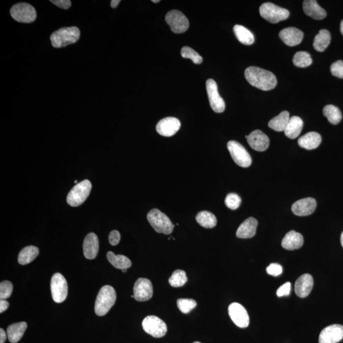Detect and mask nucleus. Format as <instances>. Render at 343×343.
Listing matches in <instances>:
<instances>
[{
	"instance_id": "4c0bfd02",
	"label": "nucleus",
	"mask_w": 343,
	"mask_h": 343,
	"mask_svg": "<svg viewBox=\"0 0 343 343\" xmlns=\"http://www.w3.org/2000/svg\"><path fill=\"white\" fill-rule=\"evenodd\" d=\"M182 57L190 58L195 64H200L203 61V58L196 51L189 47H184L181 52Z\"/></svg>"
},
{
	"instance_id": "423d86ee",
	"label": "nucleus",
	"mask_w": 343,
	"mask_h": 343,
	"mask_svg": "<svg viewBox=\"0 0 343 343\" xmlns=\"http://www.w3.org/2000/svg\"><path fill=\"white\" fill-rule=\"evenodd\" d=\"M259 12L262 18L272 24L285 21L290 16L289 11L272 3L262 4L260 6Z\"/></svg>"
},
{
	"instance_id": "4be33fe9",
	"label": "nucleus",
	"mask_w": 343,
	"mask_h": 343,
	"mask_svg": "<svg viewBox=\"0 0 343 343\" xmlns=\"http://www.w3.org/2000/svg\"><path fill=\"white\" fill-rule=\"evenodd\" d=\"M303 6L305 14L315 20H322L327 16L326 11L319 6L315 0H305Z\"/></svg>"
},
{
	"instance_id": "09e8293b",
	"label": "nucleus",
	"mask_w": 343,
	"mask_h": 343,
	"mask_svg": "<svg viewBox=\"0 0 343 343\" xmlns=\"http://www.w3.org/2000/svg\"><path fill=\"white\" fill-rule=\"evenodd\" d=\"M120 3V0H112V1H111V6H112L113 8H116Z\"/></svg>"
},
{
	"instance_id": "1a4fd4ad",
	"label": "nucleus",
	"mask_w": 343,
	"mask_h": 343,
	"mask_svg": "<svg viewBox=\"0 0 343 343\" xmlns=\"http://www.w3.org/2000/svg\"><path fill=\"white\" fill-rule=\"evenodd\" d=\"M228 149L231 158L238 166L247 168L251 166L252 158L245 147L235 141L228 143Z\"/></svg>"
},
{
	"instance_id": "c85d7f7f",
	"label": "nucleus",
	"mask_w": 343,
	"mask_h": 343,
	"mask_svg": "<svg viewBox=\"0 0 343 343\" xmlns=\"http://www.w3.org/2000/svg\"><path fill=\"white\" fill-rule=\"evenodd\" d=\"M331 33L327 29H321L314 37V49L318 52H323L331 43Z\"/></svg>"
},
{
	"instance_id": "412c9836",
	"label": "nucleus",
	"mask_w": 343,
	"mask_h": 343,
	"mask_svg": "<svg viewBox=\"0 0 343 343\" xmlns=\"http://www.w3.org/2000/svg\"><path fill=\"white\" fill-rule=\"evenodd\" d=\"M314 286V279L310 274L301 275L295 284V292L297 296L305 298L311 292Z\"/></svg>"
},
{
	"instance_id": "f257e3e1",
	"label": "nucleus",
	"mask_w": 343,
	"mask_h": 343,
	"mask_svg": "<svg viewBox=\"0 0 343 343\" xmlns=\"http://www.w3.org/2000/svg\"><path fill=\"white\" fill-rule=\"evenodd\" d=\"M245 77L251 86L264 91L272 90L277 84L274 74L258 67L251 66L245 69Z\"/></svg>"
},
{
	"instance_id": "79ce46f5",
	"label": "nucleus",
	"mask_w": 343,
	"mask_h": 343,
	"mask_svg": "<svg viewBox=\"0 0 343 343\" xmlns=\"http://www.w3.org/2000/svg\"><path fill=\"white\" fill-rule=\"evenodd\" d=\"M266 271L269 275L273 276V277H277V276L282 274L283 268L279 264L272 263L270 266L267 267Z\"/></svg>"
},
{
	"instance_id": "20e7f679",
	"label": "nucleus",
	"mask_w": 343,
	"mask_h": 343,
	"mask_svg": "<svg viewBox=\"0 0 343 343\" xmlns=\"http://www.w3.org/2000/svg\"><path fill=\"white\" fill-rule=\"evenodd\" d=\"M147 219L151 227L158 233L170 234L173 231L174 225L171 222L170 219L156 208L149 212Z\"/></svg>"
},
{
	"instance_id": "7ed1b4c3",
	"label": "nucleus",
	"mask_w": 343,
	"mask_h": 343,
	"mask_svg": "<svg viewBox=\"0 0 343 343\" xmlns=\"http://www.w3.org/2000/svg\"><path fill=\"white\" fill-rule=\"evenodd\" d=\"M80 36V31L78 28H63L51 34V40L54 48H61L77 42Z\"/></svg>"
},
{
	"instance_id": "49530a36",
	"label": "nucleus",
	"mask_w": 343,
	"mask_h": 343,
	"mask_svg": "<svg viewBox=\"0 0 343 343\" xmlns=\"http://www.w3.org/2000/svg\"><path fill=\"white\" fill-rule=\"evenodd\" d=\"M9 307V303L5 299H1L0 300V313H2L6 311L7 308Z\"/></svg>"
},
{
	"instance_id": "de8ad7c7",
	"label": "nucleus",
	"mask_w": 343,
	"mask_h": 343,
	"mask_svg": "<svg viewBox=\"0 0 343 343\" xmlns=\"http://www.w3.org/2000/svg\"><path fill=\"white\" fill-rule=\"evenodd\" d=\"M6 337H7V335H6L4 330L3 329H0V343H5Z\"/></svg>"
},
{
	"instance_id": "39448f33",
	"label": "nucleus",
	"mask_w": 343,
	"mask_h": 343,
	"mask_svg": "<svg viewBox=\"0 0 343 343\" xmlns=\"http://www.w3.org/2000/svg\"><path fill=\"white\" fill-rule=\"evenodd\" d=\"M92 190V184L88 180L76 184L69 192L67 197V202L71 207H78L87 199Z\"/></svg>"
},
{
	"instance_id": "2eb2a0df",
	"label": "nucleus",
	"mask_w": 343,
	"mask_h": 343,
	"mask_svg": "<svg viewBox=\"0 0 343 343\" xmlns=\"http://www.w3.org/2000/svg\"><path fill=\"white\" fill-rule=\"evenodd\" d=\"M343 339V326L333 324L324 328L319 336V343H338Z\"/></svg>"
},
{
	"instance_id": "72a5a7b5",
	"label": "nucleus",
	"mask_w": 343,
	"mask_h": 343,
	"mask_svg": "<svg viewBox=\"0 0 343 343\" xmlns=\"http://www.w3.org/2000/svg\"><path fill=\"white\" fill-rule=\"evenodd\" d=\"M323 114L333 125L338 124L342 119V114L340 109L331 104L325 106L323 108Z\"/></svg>"
},
{
	"instance_id": "3c124183",
	"label": "nucleus",
	"mask_w": 343,
	"mask_h": 343,
	"mask_svg": "<svg viewBox=\"0 0 343 343\" xmlns=\"http://www.w3.org/2000/svg\"><path fill=\"white\" fill-rule=\"evenodd\" d=\"M341 244H342V246L343 247V231L342 234V236H341Z\"/></svg>"
},
{
	"instance_id": "aec40b11",
	"label": "nucleus",
	"mask_w": 343,
	"mask_h": 343,
	"mask_svg": "<svg viewBox=\"0 0 343 343\" xmlns=\"http://www.w3.org/2000/svg\"><path fill=\"white\" fill-rule=\"evenodd\" d=\"M99 243L98 237L94 233L86 236L84 241L83 249L85 257L88 259H94L98 254Z\"/></svg>"
},
{
	"instance_id": "c9c22d12",
	"label": "nucleus",
	"mask_w": 343,
	"mask_h": 343,
	"mask_svg": "<svg viewBox=\"0 0 343 343\" xmlns=\"http://www.w3.org/2000/svg\"><path fill=\"white\" fill-rule=\"evenodd\" d=\"M188 281L187 276L185 271L181 270H177L172 275L169 280V284L173 287H181Z\"/></svg>"
},
{
	"instance_id": "ea45409f",
	"label": "nucleus",
	"mask_w": 343,
	"mask_h": 343,
	"mask_svg": "<svg viewBox=\"0 0 343 343\" xmlns=\"http://www.w3.org/2000/svg\"><path fill=\"white\" fill-rule=\"evenodd\" d=\"M13 292V285L10 281H5L0 284V299L9 298Z\"/></svg>"
},
{
	"instance_id": "ddd939ff",
	"label": "nucleus",
	"mask_w": 343,
	"mask_h": 343,
	"mask_svg": "<svg viewBox=\"0 0 343 343\" xmlns=\"http://www.w3.org/2000/svg\"><path fill=\"white\" fill-rule=\"evenodd\" d=\"M153 288L149 279L140 278L134 286V296L136 301H146L153 296Z\"/></svg>"
},
{
	"instance_id": "473e14b6",
	"label": "nucleus",
	"mask_w": 343,
	"mask_h": 343,
	"mask_svg": "<svg viewBox=\"0 0 343 343\" xmlns=\"http://www.w3.org/2000/svg\"><path fill=\"white\" fill-rule=\"evenodd\" d=\"M196 220L200 225L205 229H213L218 223L216 216L208 211L200 212L197 214Z\"/></svg>"
},
{
	"instance_id": "f704fd0d",
	"label": "nucleus",
	"mask_w": 343,
	"mask_h": 343,
	"mask_svg": "<svg viewBox=\"0 0 343 343\" xmlns=\"http://www.w3.org/2000/svg\"><path fill=\"white\" fill-rule=\"evenodd\" d=\"M293 63L298 68H305L312 64V58L307 52H297L293 57Z\"/></svg>"
},
{
	"instance_id": "c756f323",
	"label": "nucleus",
	"mask_w": 343,
	"mask_h": 343,
	"mask_svg": "<svg viewBox=\"0 0 343 343\" xmlns=\"http://www.w3.org/2000/svg\"><path fill=\"white\" fill-rule=\"evenodd\" d=\"M39 255V249L35 246H28L21 250L18 256V262L21 265L29 264Z\"/></svg>"
},
{
	"instance_id": "f8f14e48",
	"label": "nucleus",
	"mask_w": 343,
	"mask_h": 343,
	"mask_svg": "<svg viewBox=\"0 0 343 343\" xmlns=\"http://www.w3.org/2000/svg\"><path fill=\"white\" fill-rule=\"evenodd\" d=\"M207 95L210 107L214 112L220 114L225 110V103L219 94L218 85L212 79H208L206 82Z\"/></svg>"
},
{
	"instance_id": "b1692460",
	"label": "nucleus",
	"mask_w": 343,
	"mask_h": 343,
	"mask_svg": "<svg viewBox=\"0 0 343 343\" xmlns=\"http://www.w3.org/2000/svg\"><path fill=\"white\" fill-rule=\"evenodd\" d=\"M258 225L255 218H249L244 221L236 231V236L240 238H251L255 235Z\"/></svg>"
},
{
	"instance_id": "5701e85b",
	"label": "nucleus",
	"mask_w": 343,
	"mask_h": 343,
	"mask_svg": "<svg viewBox=\"0 0 343 343\" xmlns=\"http://www.w3.org/2000/svg\"><path fill=\"white\" fill-rule=\"evenodd\" d=\"M304 244V238L301 233L295 231H290L286 234L282 242L284 249L294 251L300 249Z\"/></svg>"
},
{
	"instance_id": "2f4dec72",
	"label": "nucleus",
	"mask_w": 343,
	"mask_h": 343,
	"mask_svg": "<svg viewBox=\"0 0 343 343\" xmlns=\"http://www.w3.org/2000/svg\"><path fill=\"white\" fill-rule=\"evenodd\" d=\"M108 261L117 269H128L132 266V262L129 258L123 255H115L113 252L107 253Z\"/></svg>"
},
{
	"instance_id": "603ef678",
	"label": "nucleus",
	"mask_w": 343,
	"mask_h": 343,
	"mask_svg": "<svg viewBox=\"0 0 343 343\" xmlns=\"http://www.w3.org/2000/svg\"><path fill=\"white\" fill-rule=\"evenodd\" d=\"M151 1H152V2H153V3H159V2H160V0H156H156H152Z\"/></svg>"
},
{
	"instance_id": "864d4df0",
	"label": "nucleus",
	"mask_w": 343,
	"mask_h": 343,
	"mask_svg": "<svg viewBox=\"0 0 343 343\" xmlns=\"http://www.w3.org/2000/svg\"><path fill=\"white\" fill-rule=\"evenodd\" d=\"M121 271H122L123 273H125L127 272V269H123V270H121Z\"/></svg>"
},
{
	"instance_id": "6e6552de",
	"label": "nucleus",
	"mask_w": 343,
	"mask_h": 343,
	"mask_svg": "<svg viewBox=\"0 0 343 343\" xmlns=\"http://www.w3.org/2000/svg\"><path fill=\"white\" fill-rule=\"evenodd\" d=\"M52 298L56 303H60L68 296V286L64 276L56 273L52 276L51 282Z\"/></svg>"
},
{
	"instance_id": "bb28decb",
	"label": "nucleus",
	"mask_w": 343,
	"mask_h": 343,
	"mask_svg": "<svg viewBox=\"0 0 343 343\" xmlns=\"http://www.w3.org/2000/svg\"><path fill=\"white\" fill-rule=\"evenodd\" d=\"M303 127V121L298 116H294L290 118L285 130V134L287 138L294 140L299 136Z\"/></svg>"
},
{
	"instance_id": "8fccbe9b",
	"label": "nucleus",
	"mask_w": 343,
	"mask_h": 343,
	"mask_svg": "<svg viewBox=\"0 0 343 343\" xmlns=\"http://www.w3.org/2000/svg\"><path fill=\"white\" fill-rule=\"evenodd\" d=\"M340 31L343 35V20L342 21V23H341Z\"/></svg>"
},
{
	"instance_id": "a19ab883",
	"label": "nucleus",
	"mask_w": 343,
	"mask_h": 343,
	"mask_svg": "<svg viewBox=\"0 0 343 343\" xmlns=\"http://www.w3.org/2000/svg\"><path fill=\"white\" fill-rule=\"evenodd\" d=\"M331 73L334 77L343 79V61L338 60L334 62L331 66Z\"/></svg>"
},
{
	"instance_id": "c03bdc74",
	"label": "nucleus",
	"mask_w": 343,
	"mask_h": 343,
	"mask_svg": "<svg viewBox=\"0 0 343 343\" xmlns=\"http://www.w3.org/2000/svg\"><path fill=\"white\" fill-rule=\"evenodd\" d=\"M51 2L58 7L65 10L69 9L71 6L70 0H51Z\"/></svg>"
},
{
	"instance_id": "9d476101",
	"label": "nucleus",
	"mask_w": 343,
	"mask_h": 343,
	"mask_svg": "<svg viewBox=\"0 0 343 343\" xmlns=\"http://www.w3.org/2000/svg\"><path fill=\"white\" fill-rule=\"evenodd\" d=\"M142 325L144 331L154 338L164 337L167 332L166 323L158 316H146L143 320Z\"/></svg>"
},
{
	"instance_id": "5fc2aeb1",
	"label": "nucleus",
	"mask_w": 343,
	"mask_h": 343,
	"mask_svg": "<svg viewBox=\"0 0 343 343\" xmlns=\"http://www.w3.org/2000/svg\"><path fill=\"white\" fill-rule=\"evenodd\" d=\"M75 183L76 184H78V182H77V180H75Z\"/></svg>"
},
{
	"instance_id": "e433bc0d",
	"label": "nucleus",
	"mask_w": 343,
	"mask_h": 343,
	"mask_svg": "<svg viewBox=\"0 0 343 343\" xmlns=\"http://www.w3.org/2000/svg\"><path fill=\"white\" fill-rule=\"evenodd\" d=\"M177 305L182 314H188L197 307V302L192 299H179Z\"/></svg>"
},
{
	"instance_id": "7c9ffc66",
	"label": "nucleus",
	"mask_w": 343,
	"mask_h": 343,
	"mask_svg": "<svg viewBox=\"0 0 343 343\" xmlns=\"http://www.w3.org/2000/svg\"><path fill=\"white\" fill-rule=\"evenodd\" d=\"M234 34L238 40L242 44L251 45L255 42V36L246 28L241 25H235L233 28Z\"/></svg>"
},
{
	"instance_id": "4468645a",
	"label": "nucleus",
	"mask_w": 343,
	"mask_h": 343,
	"mask_svg": "<svg viewBox=\"0 0 343 343\" xmlns=\"http://www.w3.org/2000/svg\"><path fill=\"white\" fill-rule=\"evenodd\" d=\"M229 313L230 318L234 324L240 328H246L249 325V316L245 308L237 303H231L229 306Z\"/></svg>"
},
{
	"instance_id": "0eeeda50",
	"label": "nucleus",
	"mask_w": 343,
	"mask_h": 343,
	"mask_svg": "<svg viewBox=\"0 0 343 343\" xmlns=\"http://www.w3.org/2000/svg\"><path fill=\"white\" fill-rule=\"evenodd\" d=\"M10 15L15 21L22 23H31L36 19V11L29 4L20 3L11 8Z\"/></svg>"
},
{
	"instance_id": "f03ea898",
	"label": "nucleus",
	"mask_w": 343,
	"mask_h": 343,
	"mask_svg": "<svg viewBox=\"0 0 343 343\" xmlns=\"http://www.w3.org/2000/svg\"><path fill=\"white\" fill-rule=\"evenodd\" d=\"M116 294L113 286H105L99 290L95 303V312L97 315L107 314L116 302Z\"/></svg>"
},
{
	"instance_id": "cd10ccee",
	"label": "nucleus",
	"mask_w": 343,
	"mask_h": 343,
	"mask_svg": "<svg viewBox=\"0 0 343 343\" xmlns=\"http://www.w3.org/2000/svg\"><path fill=\"white\" fill-rule=\"evenodd\" d=\"M289 113L284 111L269 121L268 127L277 132L285 131L290 120Z\"/></svg>"
},
{
	"instance_id": "a211bd4d",
	"label": "nucleus",
	"mask_w": 343,
	"mask_h": 343,
	"mask_svg": "<svg viewBox=\"0 0 343 343\" xmlns=\"http://www.w3.org/2000/svg\"><path fill=\"white\" fill-rule=\"evenodd\" d=\"M316 207V201L313 198L299 200L292 206L293 213L298 216H307L314 213Z\"/></svg>"
},
{
	"instance_id": "a878e982",
	"label": "nucleus",
	"mask_w": 343,
	"mask_h": 343,
	"mask_svg": "<svg viewBox=\"0 0 343 343\" xmlns=\"http://www.w3.org/2000/svg\"><path fill=\"white\" fill-rule=\"evenodd\" d=\"M27 323L25 322L13 323L7 328L6 334L9 342L16 343L21 340L27 329Z\"/></svg>"
},
{
	"instance_id": "393cba45",
	"label": "nucleus",
	"mask_w": 343,
	"mask_h": 343,
	"mask_svg": "<svg viewBox=\"0 0 343 343\" xmlns=\"http://www.w3.org/2000/svg\"><path fill=\"white\" fill-rule=\"evenodd\" d=\"M322 138L320 134L315 132H310L301 137L298 140L299 146L308 150L316 149L320 146Z\"/></svg>"
},
{
	"instance_id": "f3484780",
	"label": "nucleus",
	"mask_w": 343,
	"mask_h": 343,
	"mask_svg": "<svg viewBox=\"0 0 343 343\" xmlns=\"http://www.w3.org/2000/svg\"><path fill=\"white\" fill-rule=\"evenodd\" d=\"M250 146L257 151H264L270 145V139L259 130H256L245 136Z\"/></svg>"
},
{
	"instance_id": "58836bf2",
	"label": "nucleus",
	"mask_w": 343,
	"mask_h": 343,
	"mask_svg": "<svg viewBox=\"0 0 343 343\" xmlns=\"http://www.w3.org/2000/svg\"><path fill=\"white\" fill-rule=\"evenodd\" d=\"M241 201L242 200L236 193H229L225 199L226 205L231 210L237 209L240 207Z\"/></svg>"
},
{
	"instance_id": "9b49d317",
	"label": "nucleus",
	"mask_w": 343,
	"mask_h": 343,
	"mask_svg": "<svg viewBox=\"0 0 343 343\" xmlns=\"http://www.w3.org/2000/svg\"><path fill=\"white\" fill-rule=\"evenodd\" d=\"M166 21L170 26L172 31L177 34L186 32L190 26L187 17L177 10H171L167 13Z\"/></svg>"
},
{
	"instance_id": "37998d69",
	"label": "nucleus",
	"mask_w": 343,
	"mask_h": 343,
	"mask_svg": "<svg viewBox=\"0 0 343 343\" xmlns=\"http://www.w3.org/2000/svg\"><path fill=\"white\" fill-rule=\"evenodd\" d=\"M291 290V284L290 282H286L278 288L277 295L278 297L287 296L290 294Z\"/></svg>"
},
{
	"instance_id": "6e6d98bb",
	"label": "nucleus",
	"mask_w": 343,
	"mask_h": 343,
	"mask_svg": "<svg viewBox=\"0 0 343 343\" xmlns=\"http://www.w3.org/2000/svg\"><path fill=\"white\" fill-rule=\"evenodd\" d=\"M200 343V342H194V343Z\"/></svg>"
},
{
	"instance_id": "dca6fc26",
	"label": "nucleus",
	"mask_w": 343,
	"mask_h": 343,
	"mask_svg": "<svg viewBox=\"0 0 343 343\" xmlns=\"http://www.w3.org/2000/svg\"><path fill=\"white\" fill-rule=\"evenodd\" d=\"M181 125V122L177 118L167 117L158 123L156 129L158 133L162 136L171 137L177 133Z\"/></svg>"
},
{
	"instance_id": "6ab92c4d",
	"label": "nucleus",
	"mask_w": 343,
	"mask_h": 343,
	"mask_svg": "<svg viewBox=\"0 0 343 343\" xmlns=\"http://www.w3.org/2000/svg\"><path fill=\"white\" fill-rule=\"evenodd\" d=\"M279 37L286 45L294 47L300 44L303 39L304 33L296 28L290 27L282 29L279 32Z\"/></svg>"
},
{
	"instance_id": "a18cd8bd",
	"label": "nucleus",
	"mask_w": 343,
	"mask_h": 343,
	"mask_svg": "<svg viewBox=\"0 0 343 343\" xmlns=\"http://www.w3.org/2000/svg\"><path fill=\"white\" fill-rule=\"evenodd\" d=\"M121 238L120 233L117 230H114L111 232L109 235V242L112 245H116L120 242Z\"/></svg>"
}]
</instances>
